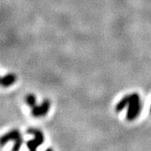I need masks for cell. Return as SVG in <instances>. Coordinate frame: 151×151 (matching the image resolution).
Segmentation results:
<instances>
[{"label":"cell","instance_id":"1","mask_svg":"<svg viewBox=\"0 0 151 151\" xmlns=\"http://www.w3.org/2000/svg\"><path fill=\"white\" fill-rule=\"evenodd\" d=\"M130 102L128 105V111L126 113V119L128 121H133L139 115L142 109L140 97L138 93L130 94Z\"/></svg>","mask_w":151,"mask_h":151},{"label":"cell","instance_id":"2","mask_svg":"<svg viewBox=\"0 0 151 151\" xmlns=\"http://www.w3.org/2000/svg\"><path fill=\"white\" fill-rule=\"evenodd\" d=\"M27 133L35 136L34 139L29 140L26 143L28 149L31 151L36 150L38 147L44 143V141H45V137H44L43 133L40 130L35 129H29L27 130Z\"/></svg>","mask_w":151,"mask_h":151},{"label":"cell","instance_id":"3","mask_svg":"<svg viewBox=\"0 0 151 151\" xmlns=\"http://www.w3.org/2000/svg\"><path fill=\"white\" fill-rule=\"evenodd\" d=\"M50 108V102L49 100H45L40 105H36L32 108L31 114L35 118L42 117L48 113Z\"/></svg>","mask_w":151,"mask_h":151},{"label":"cell","instance_id":"4","mask_svg":"<svg viewBox=\"0 0 151 151\" xmlns=\"http://www.w3.org/2000/svg\"><path fill=\"white\" fill-rule=\"evenodd\" d=\"M20 136H22L20 132L18 129H13L9 131V133H7L4 135H3L1 137V139H0V144L1 145L4 146L8 142H9L11 140H15L18 138H19Z\"/></svg>","mask_w":151,"mask_h":151},{"label":"cell","instance_id":"5","mask_svg":"<svg viewBox=\"0 0 151 151\" xmlns=\"http://www.w3.org/2000/svg\"><path fill=\"white\" fill-rule=\"evenodd\" d=\"M17 80L16 75L14 74H7V75L4 76L1 79V84L2 86H4V87H8V86H12Z\"/></svg>","mask_w":151,"mask_h":151},{"label":"cell","instance_id":"6","mask_svg":"<svg viewBox=\"0 0 151 151\" xmlns=\"http://www.w3.org/2000/svg\"><path fill=\"white\" fill-rule=\"evenodd\" d=\"M130 95H127V96H125L120 101H119L118 104L116 105V107H115V109H116V111L119 113V112H121L123 109L126 108L128 105H129V103L130 102Z\"/></svg>","mask_w":151,"mask_h":151},{"label":"cell","instance_id":"7","mask_svg":"<svg viewBox=\"0 0 151 151\" xmlns=\"http://www.w3.org/2000/svg\"><path fill=\"white\" fill-rule=\"evenodd\" d=\"M25 102L28 106H29L31 108H34L35 106H36V97L34 94H28L25 97Z\"/></svg>","mask_w":151,"mask_h":151},{"label":"cell","instance_id":"8","mask_svg":"<svg viewBox=\"0 0 151 151\" xmlns=\"http://www.w3.org/2000/svg\"><path fill=\"white\" fill-rule=\"evenodd\" d=\"M22 145H23V138H22V136H20L19 138H18L17 139L14 140V144L12 150L14 151H18L21 148Z\"/></svg>","mask_w":151,"mask_h":151},{"label":"cell","instance_id":"9","mask_svg":"<svg viewBox=\"0 0 151 151\" xmlns=\"http://www.w3.org/2000/svg\"><path fill=\"white\" fill-rule=\"evenodd\" d=\"M150 113H151V108H150Z\"/></svg>","mask_w":151,"mask_h":151}]
</instances>
